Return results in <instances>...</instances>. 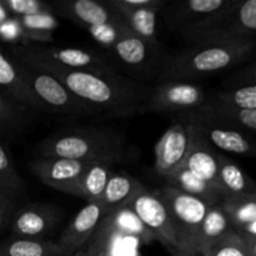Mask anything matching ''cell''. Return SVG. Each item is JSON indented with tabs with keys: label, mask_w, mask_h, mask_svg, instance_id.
Here are the masks:
<instances>
[{
	"label": "cell",
	"mask_w": 256,
	"mask_h": 256,
	"mask_svg": "<svg viewBox=\"0 0 256 256\" xmlns=\"http://www.w3.org/2000/svg\"><path fill=\"white\" fill-rule=\"evenodd\" d=\"M22 60L36 65L58 78L92 110L98 119H122L149 112V100L154 85L135 80L122 72L104 74L70 70L38 60Z\"/></svg>",
	"instance_id": "6da1fadb"
},
{
	"label": "cell",
	"mask_w": 256,
	"mask_h": 256,
	"mask_svg": "<svg viewBox=\"0 0 256 256\" xmlns=\"http://www.w3.org/2000/svg\"><path fill=\"white\" fill-rule=\"evenodd\" d=\"M35 152L40 158H64L110 165L130 156L126 138L120 132L104 126L60 129L44 138L36 145Z\"/></svg>",
	"instance_id": "7a4b0ae2"
},
{
	"label": "cell",
	"mask_w": 256,
	"mask_h": 256,
	"mask_svg": "<svg viewBox=\"0 0 256 256\" xmlns=\"http://www.w3.org/2000/svg\"><path fill=\"white\" fill-rule=\"evenodd\" d=\"M256 52V40L189 45L164 58L159 82H192L229 70L249 62Z\"/></svg>",
	"instance_id": "3957f363"
},
{
	"label": "cell",
	"mask_w": 256,
	"mask_h": 256,
	"mask_svg": "<svg viewBox=\"0 0 256 256\" xmlns=\"http://www.w3.org/2000/svg\"><path fill=\"white\" fill-rule=\"evenodd\" d=\"M255 36L256 0H236L232 6L210 18L182 38L190 45H200L254 40Z\"/></svg>",
	"instance_id": "277c9868"
},
{
	"label": "cell",
	"mask_w": 256,
	"mask_h": 256,
	"mask_svg": "<svg viewBox=\"0 0 256 256\" xmlns=\"http://www.w3.org/2000/svg\"><path fill=\"white\" fill-rule=\"evenodd\" d=\"M14 59L20 72L42 105V112L59 116L95 118L92 110L72 94L58 78L19 58L14 56Z\"/></svg>",
	"instance_id": "5b68a950"
},
{
	"label": "cell",
	"mask_w": 256,
	"mask_h": 256,
	"mask_svg": "<svg viewBox=\"0 0 256 256\" xmlns=\"http://www.w3.org/2000/svg\"><path fill=\"white\" fill-rule=\"evenodd\" d=\"M158 192L166 202L174 220L178 236L175 254L199 255L200 230L210 205L170 185H165Z\"/></svg>",
	"instance_id": "8992f818"
},
{
	"label": "cell",
	"mask_w": 256,
	"mask_h": 256,
	"mask_svg": "<svg viewBox=\"0 0 256 256\" xmlns=\"http://www.w3.org/2000/svg\"><path fill=\"white\" fill-rule=\"evenodd\" d=\"M12 55L22 59L38 60L70 70L115 74L120 72L112 60L100 52L85 48H62L44 44L10 45Z\"/></svg>",
	"instance_id": "52a82bcc"
},
{
	"label": "cell",
	"mask_w": 256,
	"mask_h": 256,
	"mask_svg": "<svg viewBox=\"0 0 256 256\" xmlns=\"http://www.w3.org/2000/svg\"><path fill=\"white\" fill-rule=\"evenodd\" d=\"M125 236L138 238L144 244L155 242L134 212L130 208H122L105 215L86 245L75 256H109Z\"/></svg>",
	"instance_id": "ba28073f"
},
{
	"label": "cell",
	"mask_w": 256,
	"mask_h": 256,
	"mask_svg": "<svg viewBox=\"0 0 256 256\" xmlns=\"http://www.w3.org/2000/svg\"><path fill=\"white\" fill-rule=\"evenodd\" d=\"M175 119L194 126L196 132L218 152L256 158V140L244 130L218 122L200 112L180 115Z\"/></svg>",
	"instance_id": "9c48e42d"
},
{
	"label": "cell",
	"mask_w": 256,
	"mask_h": 256,
	"mask_svg": "<svg viewBox=\"0 0 256 256\" xmlns=\"http://www.w3.org/2000/svg\"><path fill=\"white\" fill-rule=\"evenodd\" d=\"M129 208L156 242H162L172 254L176 252L178 236L174 220L166 202L160 196L158 190H145L132 200Z\"/></svg>",
	"instance_id": "30bf717a"
},
{
	"label": "cell",
	"mask_w": 256,
	"mask_h": 256,
	"mask_svg": "<svg viewBox=\"0 0 256 256\" xmlns=\"http://www.w3.org/2000/svg\"><path fill=\"white\" fill-rule=\"evenodd\" d=\"M208 102L204 88L192 82H162L154 85L149 112L174 114L175 118L202 109Z\"/></svg>",
	"instance_id": "8fae6325"
},
{
	"label": "cell",
	"mask_w": 256,
	"mask_h": 256,
	"mask_svg": "<svg viewBox=\"0 0 256 256\" xmlns=\"http://www.w3.org/2000/svg\"><path fill=\"white\" fill-rule=\"evenodd\" d=\"M236 0H186L170 2L162 15L166 26L184 36L206 22L210 18L232 6Z\"/></svg>",
	"instance_id": "7c38bea8"
},
{
	"label": "cell",
	"mask_w": 256,
	"mask_h": 256,
	"mask_svg": "<svg viewBox=\"0 0 256 256\" xmlns=\"http://www.w3.org/2000/svg\"><path fill=\"white\" fill-rule=\"evenodd\" d=\"M92 162L64 158H40L30 162L32 174L48 186L65 192L79 195V182L86 168Z\"/></svg>",
	"instance_id": "4fadbf2b"
},
{
	"label": "cell",
	"mask_w": 256,
	"mask_h": 256,
	"mask_svg": "<svg viewBox=\"0 0 256 256\" xmlns=\"http://www.w3.org/2000/svg\"><path fill=\"white\" fill-rule=\"evenodd\" d=\"M62 212L49 202H32L18 208L10 224V235L25 239H46L59 225Z\"/></svg>",
	"instance_id": "5bb4252c"
},
{
	"label": "cell",
	"mask_w": 256,
	"mask_h": 256,
	"mask_svg": "<svg viewBox=\"0 0 256 256\" xmlns=\"http://www.w3.org/2000/svg\"><path fill=\"white\" fill-rule=\"evenodd\" d=\"M52 6L55 14L85 30L102 24H125L109 0H56Z\"/></svg>",
	"instance_id": "9a60e30c"
},
{
	"label": "cell",
	"mask_w": 256,
	"mask_h": 256,
	"mask_svg": "<svg viewBox=\"0 0 256 256\" xmlns=\"http://www.w3.org/2000/svg\"><path fill=\"white\" fill-rule=\"evenodd\" d=\"M105 215L106 212L102 202H86L55 240L62 255H76L89 242Z\"/></svg>",
	"instance_id": "2e32d148"
},
{
	"label": "cell",
	"mask_w": 256,
	"mask_h": 256,
	"mask_svg": "<svg viewBox=\"0 0 256 256\" xmlns=\"http://www.w3.org/2000/svg\"><path fill=\"white\" fill-rule=\"evenodd\" d=\"M190 149V132L186 125L175 122L154 148L155 172L162 179L179 169L184 164Z\"/></svg>",
	"instance_id": "e0dca14e"
},
{
	"label": "cell",
	"mask_w": 256,
	"mask_h": 256,
	"mask_svg": "<svg viewBox=\"0 0 256 256\" xmlns=\"http://www.w3.org/2000/svg\"><path fill=\"white\" fill-rule=\"evenodd\" d=\"M160 48L148 44L132 32L122 35L112 48L106 50L114 59H116L124 68L130 72H140V80L146 82L144 76L149 72L148 69L156 65L162 69V64L155 62L154 58L159 54Z\"/></svg>",
	"instance_id": "ac0fdd59"
},
{
	"label": "cell",
	"mask_w": 256,
	"mask_h": 256,
	"mask_svg": "<svg viewBox=\"0 0 256 256\" xmlns=\"http://www.w3.org/2000/svg\"><path fill=\"white\" fill-rule=\"evenodd\" d=\"M185 125L190 132V149L182 166L188 168L205 182L222 190L219 182V152L210 145L194 126L189 124Z\"/></svg>",
	"instance_id": "d6986e66"
},
{
	"label": "cell",
	"mask_w": 256,
	"mask_h": 256,
	"mask_svg": "<svg viewBox=\"0 0 256 256\" xmlns=\"http://www.w3.org/2000/svg\"><path fill=\"white\" fill-rule=\"evenodd\" d=\"M0 95L42 112V108L18 68L14 56L6 48L0 52Z\"/></svg>",
	"instance_id": "ffe728a7"
},
{
	"label": "cell",
	"mask_w": 256,
	"mask_h": 256,
	"mask_svg": "<svg viewBox=\"0 0 256 256\" xmlns=\"http://www.w3.org/2000/svg\"><path fill=\"white\" fill-rule=\"evenodd\" d=\"M148 190L142 182L135 178L126 174L114 172L106 185L102 204L106 214L120 210L122 208H129L132 200L139 196L142 192Z\"/></svg>",
	"instance_id": "44dd1931"
},
{
	"label": "cell",
	"mask_w": 256,
	"mask_h": 256,
	"mask_svg": "<svg viewBox=\"0 0 256 256\" xmlns=\"http://www.w3.org/2000/svg\"><path fill=\"white\" fill-rule=\"evenodd\" d=\"M164 180L166 182V185L176 188L198 199H202L210 206L222 204L225 199L222 190L205 182L185 166H180Z\"/></svg>",
	"instance_id": "7402d4cb"
},
{
	"label": "cell",
	"mask_w": 256,
	"mask_h": 256,
	"mask_svg": "<svg viewBox=\"0 0 256 256\" xmlns=\"http://www.w3.org/2000/svg\"><path fill=\"white\" fill-rule=\"evenodd\" d=\"M219 182L225 199L256 195V182L236 162L219 152Z\"/></svg>",
	"instance_id": "603a6c76"
},
{
	"label": "cell",
	"mask_w": 256,
	"mask_h": 256,
	"mask_svg": "<svg viewBox=\"0 0 256 256\" xmlns=\"http://www.w3.org/2000/svg\"><path fill=\"white\" fill-rule=\"evenodd\" d=\"M34 114L39 112L26 105L0 95V140L10 142V140L20 135V132L32 122Z\"/></svg>",
	"instance_id": "cb8c5ba5"
},
{
	"label": "cell",
	"mask_w": 256,
	"mask_h": 256,
	"mask_svg": "<svg viewBox=\"0 0 256 256\" xmlns=\"http://www.w3.org/2000/svg\"><path fill=\"white\" fill-rule=\"evenodd\" d=\"M110 4L118 10L125 24L136 36L146 42L148 44L155 48H160L159 39H158V10L152 9H128V8L119 6L114 2V0H109Z\"/></svg>",
	"instance_id": "d4e9b609"
},
{
	"label": "cell",
	"mask_w": 256,
	"mask_h": 256,
	"mask_svg": "<svg viewBox=\"0 0 256 256\" xmlns=\"http://www.w3.org/2000/svg\"><path fill=\"white\" fill-rule=\"evenodd\" d=\"M196 112H202L220 122L238 128L249 134H256V109L255 110H240L235 108L225 106L216 104L208 98V102L202 109Z\"/></svg>",
	"instance_id": "484cf974"
},
{
	"label": "cell",
	"mask_w": 256,
	"mask_h": 256,
	"mask_svg": "<svg viewBox=\"0 0 256 256\" xmlns=\"http://www.w3.org/2000/svg\"><path fill=\"white\" fill-rule=\"evenodd\" d=\"M0 256H64L56 242L49 239H25L10 235L0 246Z\"/></svg>",
	"instance_id": "4316f807"
},
{
	"label": "cell",
	"mask_w": 256,
	"mask_h": 256,
	"mask_svg": "<svg viewBox=\"0 0 256 256\" xmlns=\"http://www.w3.org/2000/svg\"><path fill=\"white\" fill-rule=\"evenodd\" d=\"M112 174V165L106 162L89 164L80 178L78 196L85 199L86 202H100Z\"/></svg>",
	"instance_id": "83f0119b"
},
{
	"label": "cell",
	"mask_w": 256,
	"mask_h": 256,
	"mask_svg": "<svg viewBox=\"0 0 256 256\" xmlns=\"http://www.w3.org/2000/svg\"><path fill=\"white\" fill-rule=\"evenodd\" d=\"M22 28V44H40L52 40V34L58 26L54 14L32 15V16H15Z\"/></svg>",
	"instance_id": "f1b7e54d"
},
{
	"label": "cell",
	"mask_w": 256,
	"mask_h": 256,
	"mask_svg": "<svg viewBox=\"0 0 256 256\" xmlns=\"http://www.w3.org/2000/svg\"><path fill=\"white\" fill-rule=\"evenodd\" d=\"M22 189V180L14 164L10 142L0 140V194L18 200Z\"/></svg>",
	"instance_id": "f546056e"
},
{
	"label": "cell",
	"mask_w": 256,
	"mask_h": 256,
	"mask_svg": "<svg viewBox=\"0 0 256 256\" xmlns=\"http://www.w3.org/2000/svg\"><path fill=\"white\" fill-rule=\"evenodd\" d=\"M234 229L222 204L210 206L206 212L199 238V254L205 246L216 242Z\"/></svg>",
	"instance_id": "4dcf8cb0"
},
{
	"label": "cell",
	"mask_w": 256,
	"mask_h": 256,
	"mask_svg": "<svg viewBox=\"0 0 256 256\" xmlns=\"http://www.w3.org/2000/svg\"><path fill=\"white\" fill-rule=\"evenodd\" d=\"M202 256H254L252 240L238 230L232 229L216 242L202 250Z\"/></svg>",
	"instance_id": "1f68e13d"
},
{
	"label": "cell",
	"mask_w": 256,
	"mask_h": 256,
	"mask_svg": "<svg viewBox=\"0 0 256 256\" xmlns=\"http://www.w3.org/2000/svg\"><path fill=\"white\" fill-rule=\"evenodd\" d=\"M222 205L235 230L256 222V195L228 198Z\"/></svg>",
	"instance_id": "d6a6232c"
},
{
	"label": "cell",
	"mask_w": 256,
	"mask_h": 256,
	"mask_svg": "<svg viewBox=\"0 0 256 256\" xmlns=\"http://www.w3.org/2000/svg\"><path fill=\"white\" fill-rule=\"evenodd\" d=\"M209 100L216 104L225 106L235 108L240 110H255L256 109V84L245 85V86L225 89L218 92L209 98Z\"/></svg>",
	"instance_id": "836d02e7"
},
{
	"label": "cell",
	"mask_w": 256,
	"mask_h": 256,
	"mask_svg": "<svg viewBox=\"0 0 256 256\" xmlns=\"http://www.w3.org/2000/svg\"><path fill=\"white\" fill-rule=\"evenodd\" d=\"M2 5L12 16H32V15L55 14L52 2L42 0H2Z\"/></svg>",
	"instance_id": "e575fe53"
},
{
	"label": "cell",
	"mask_w": 256,
	"mask_h": 256,
	"mask_svg": "<svg viewBox=\"0 0 256 256\" xmlns=\"http://www.w3.org/2000/svg\"><path fill=\"white\" fill-rule=\"evenodd\" d=\"M86 32L92 35L95 42H99L102 49L108 50L122 35L130 32L132 30L128 28L126 24H102L89 28L86 29Z\"/></svg>",
	"instance_id": "d590c367"
},
{
	"label": "cell",
	"mask_w": 256,
	"mask_h": 256,
	"mask_svg": "<svg viewBox=\"0 0 256 256\" xmlns=\"http://www.w3.org/2000/svg\"><path fill=\"white\" fill-rule=\"evenodd\" d=\"M226 84L229 85L228 89L238 86H245V85H255L256 84V62H250L245 65L239 72H234L229 79L226 80Z\"/></svg>",
	"instance_id": "8d00e7d4"
},
{
	"label": "cell",
	"mask_w": 256,
	"mask_h": 256,
	"mask_svg": "<svg viewBox=\"0 0 256 256\" xmlns=\"http://www.w3.org/2000/svg\"><path fill=\"white\" fill-rule=\"evenodd\" d=\"M18 200L0 194V232H5L10 229V224L16 212Z\"/></svg>",
	"instance_id": "74e56055"
},
{
	"label": "cell",
	"mask_w": 256,
	"mask_h": 256,
	"mask_svg": "<svg viewBox=\"0 0 256 256\" xmlns=\"http://www.w3.org/2000/svg\"><path fill=\"white\" fill-rule=\"evenodd\" d=\"M114 2L119 6L128 8V9H152L162 12L169 2H165V0H114Z\"/></svg>",
	"instance_id": "f35d334b"
},
{
	"label": "cell",
	"mask_w": 256,
	"mask_h": 256,
	"mask_svg": "<svg viewBox=\"0 0 256 256\" xmlns=\"http://www.w3.org/2000/svg\"><path fill=\"white\" fill-rule=\"evenodd\" d=\"M238 232H242V234H244L245 236H248L249 239H256V222L245 225L244 228L239 229Z\"/></svg>",
	"instance_id": "ab89813d"
},
{
	"label": "cell",
	"mask_w": 256,
	"mask_h": 256,
	"mask_svg": "<svg viewBox=\"0 0 256 256\" xmlns=\"http://www.w3.org/2000/svg\"><path fill=\"white\" fill-rule=\"evenodd\" d=\"M252 240V255L256 256V239H250Z\"/></svg>",
	"instance_id": "60d3db41"
},
{
	"label": "cell",
	"mask_w": 256,
	"mask_h": 256,
	"mask_svg": "<svg viewBox=\"0 0 256 256\" xmlns=\"http://www.w3.org/2000/svg\"><path fill=\"white\" fill-rule=\"evenodd\" d=\"M172 256H185V255H180V254H174Z\"/></svg>",
	"instance_id": "b9f144b4"
},
{
	"label": "cell",
	"mask_w": 256,
	"mask_h": 256,
	"mask_svg": "<svg viewBox=\"0 0 256 256\" xmlns=\"http://www.w3.org/2000/svg\"><path fill=\"white\" fill-rule=\"evenodd\" d=\"M195 256H202V255H200V254H199V255H195Z\"/></svg>",
	"instance_id": "7bdbcfd3"
}]
</instances>
